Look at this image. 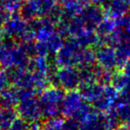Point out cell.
<instances>
[{"instance_id":"obj_4","label":"cell","mask_w":130,"mask_h":130,"mask_svg":"<svg viewBox=\"0 0 130 130\" xmlns=\"http://www.w3.org/2000/svg\"><path fill=\"white\" fill-rule=\"evenodd\" d=\"M17 115L27 122L40 120L42 119L41 106L39 99L37 96H29L19 101L15 106Z\"/></svg>"},{"instance_id":"obj_23","label":"cell","mask_w":130,"mask_h":130,"mask_svg":"<svg viewBox=\"0 0 130 130\" xmlns=\"http://www.w3.org/2000/svg\"><path fill=\"white\" fill-rule=\"evenodd\" d=\"M63 118L57 116L44 119L42 121V129L43 130H61V127L63 124Z\"/></svg>"},{"instance_id":"obj_27","label":"cell","mask_w":130,"mask_h":130,"mask_svg":"<svg viewBox=\"0 0 130 130\" xmlns=\"http://www.w3.org/2000/svg\"><path fill=\"white\" fill-rule=\"evenodd\" d=\"M80 124L78 121L73 119H67L63 121L61 130H79Z\"/></svg>"},{"instance_id":"obj_26","label":"cell","mask_w":130,"mask_h":130,"mask_svg":"<svg viewBox=\"0 0 130 130\" xmlns=\"http://www.w3.org/2000/svg\"><path fill=\"white\" fill-rule=\"evenodd\" d=\"M116 21V25L120 27L122 29H124L126 32L130 33V13L128 12L126 15H124L121 18L118 19Z\"/></svg>"},{"instance_id":"obj_31","label":"cell","mask_w":130,"mask_h":130,"mask_svg":"<svg viewBox=\"0 0 130 130\" xmlns=\"http://www.w3.org/2000/svg\"><path fill=\"white\" fill-rule=\"evenodd\" d=\"M107 0H90V3L95 5V6H103L105 4Z\"/></svg>"},{"instance_id":"obj_14","label":"cell","mask_w":130,"mask_h":130,"mask_svg":"<svg viewBox=\"0 0 130 130\" xmlns=\"http://www.w3.org/2000/svg\"><path fill=\"white\" fill-rule=\"evenodd\" d=\"M19 103V96L15 87H9L0 93V107L14 108Z\"/></svg>"},{"instance_id":"obj_3","label":"cell","mask_w":130,"mask_h":130,"mask_svg":"<svg viewBox=\"0 0 130 130\" xmlns=\"http://www.w3.org/2000/svg\"><path fill=\"white\" fill-rule=\"evenodd\" d=\"M81 47L78 45L74 37H68L63 45L55 54V61L58 68L76 66L78 64V56Z\"/></svg>"},{"instance_id":"obj_21","label":"cell","mask_w":130,"mask_h":130,"mask_svg":"<svg viewBox=\"0 0 130 130\" xmlns=\"http://www.w3.org/2000/svg\"><path fill=\"white\" fill-rule=\"evenodd\" d=\"M46 42L47 47H48V52L49 54H54L55 55L56 53L59 51V49L63 45V38L60 34L56 32V30L45 40Z\"/></svg>"},{"instance_id":"obj_37","label":"cell","mask_w":130,"mask_h":130,"mask_svg":"<svg viewBox=\"0 0 130 130\" xmlns=\"http://www.w3.org/2000/svg\"><path fill=\"white\" fill-rule=\"evenodd\" d=\"M21 1H23V0H21Z\"/></svg>"},{"instance_id":"obj_1","label":"cell","mask_w":130,"mask_h":130,"mask_svg":"<svg viewBox=\"0 0 130 130\" xmlns=\"http://www.w3.org/2000/svg\"><path fill=\"white\" fill-rule=\"evenodd\" d=\"M92 109L93 107L83 100L78 90L74 89L65 93L61 103V115L80 122Z\"/></svg>"},{"instance_id":"obj_16","label":"cell","mask_w":130,"mask_h":130,"mask_svg":"<svg viewBox=\"0 0 130 130\" xmlns=\"http://www.w3.org/2000/svg\"><path fill=\"white\" fill-rule=\"evenodd\" d=\"M95 63V54L91 47L80 48L78 56V64H77L78 68L90 67V66H94Z\"/></svg>"},{"instance_id":"obj_6","label":"cell","mask_w":130,"mask_h":130,"mask_svg":"<svg viewBox=\"0 0 130 130\" xmlns=\"http://www.w3.org/2000/svg\"><path fill=\"white\" fill-rule=\"evenodd\" d=\"M78 15L83 21L86 29H92V30H94L96 26L105 16L103 7L95 6L92 3L91 4L89 3L88 5L84 6Z\"/></svg>"},{"instance_id":"obj_38","label":"cell","mask_w":130,"mask_h":130,"mask_svg":"<svg viewBox=\"0 0 130 130\" xmlns=\"http://www.w3.org/2000/svg\"><path fill=\"white\" fill-rule=\"evenodd\" d=\"M0 130H1V129H0Z\"/></svg>"},{"instance_id":"obj_20","label":"cell","mask_w":130,"mask_h":130,"mask_svg":"<svg viewBox=\"0 0 130 130\" xmlns=\"http://www.w3.org/2000/svg\"><path fill=\"white\" fill-rule=\"evenodd\" d=\"M116 28V21L110 17L104 16L100 23L94 29V32L98 37H106L114 30Z\"/></svg>"},{"instance_id":"obj_30","label":"cell","mask_w":130,"mask_h":130,"mask_svg":"<svg viewBox=\"0 0 130 130\" xmlns=\"http://www.w3.org/2000/svg\"><path fill=\"white\" fill-rule=\"evenodd\" d=\"M117 130H130V121L126 123H122L118 127Z\"/></svg>"},{"instance_id":"obj_32","label":"cell","mask_w":130,"mask_h":130,"mask_svg":"<svg viewBox=\"0 0 130 130\" xmlns=\"http://www.w3.org/2000/svg\"><path fill=\"white\" fill-rule=\"evenodd\" d=\"M79 130H92V129H90V128H88V127H86V126H80Z\"/></svg>"},{"instance_id":"obj_13","label":"cell","mask_w":130,"mask_h":130,"mask_svg":"<svg viewBox=\"0 0 130 130\" xmlns=\"http://www.w3.org/2000/svg\"><path fill=\"white\" fill-rule=\"evenodd\" d=\"M32 6L37 17H47L56 6V0H26Z\"/></svg>"},{"instance_id":"obj_9","label":"cell","mask_w":130,"mask_h":130,"mask_svg":"<svg viewBox=\"0 0 130 130\" xmlns=\"http://www.w3.org/2000/svg\"><path fill=\"white\" fill-rule=\"evenodd\" d=\"M104 14L113 20H118L129 12L127 0H107L103 6Z\"/></svg>"},{"instance_id":"obj_18","label":"cell","mask_w":130,"mask_h":130,"mask_svg":"<svg viewBox=\"0 0 130 130\" xmlns=\"http://www.w3.org/2000/svg\"><path fill=\"white\" fill-rule=\"evenodd\" d=\"M14 108H1L0 110V129L9 130L12 123L17 118Z\"/></svg>"},{"instance_id":"obj_24","label":"cell","mask_w":130,"mask_h":130,"mask_svg":"<svg viewBox=\"0 0 130 130\" xmlns=\"http://www.w3.org/2000/svg\"><path fill=\"white\" fill-rule=\"evenodd\" d=\"M18 46L29 58L36 56V45L34 41H21Z\"/></svg>"},{"instance_id":"obj_34","label":"cell","mask_w":130,"mask_h":130,"mask_svg":"<svg viewBox=\"0 0 130 130\" xmlns=\"http://www.w3.org/2000/svg\"><path fill=\"white\" fill-rule=\"evenodd\" d=\"M56 1H57V2H59V3H60V4H61V2H62L63 0H56Z\"/></svg>"},{"instance_id":"obj_35","label":"cell","mask_w":130,"mask_h":130,"mask_svg":"<svg viewBox=\"0 0 130 130\" xmlns=\"http://www.w3.org/2000/svg\"><path fill=\"white\" fill-rule=\"evenodd\" d=\"M2 70H3L2 66H1V65H0V72H1V71H2Z\"/></svg>"},{"instance_id":"obj_36","label":"cell","mask_w":130,"mask_h":130,"mask_svg":"<svg viewBox=\"0 0 130 130\" xmlns=\"http://www.w3.org/2000/svg\"><path fill=\"white\" fill-rule=\"evenodd\" d=\"M2 35H3V33H2V32H0V38L2 37Z\"/></svg>"},{"instance_id":"obj_8","label":"cell","mask_w":130,"mask_h":130,"mask_svg":"<svg viewBox=\"0 0 130 130\" xmlns=\"http://www.w3.org/2000/svg\"><path fill=\"white\" fill-rule=\"evenodd\" d=\"M27 26V22L21 17L19 12L10 13V16L2 27L3 35L18 40L21 34L24 31Z\"/></svg>"},{"instance_id":"obj_33","label":"cell","mask_w":130,"mask_h":130,"mask_svg":"<svg viewBox=\"0 0 130 130\" xmlns=\"http://www.w3.org/2000/svg\"><path fill=\"white\" fill-rule=\"evenodd\" d=\"M3 3H4V0H0V8H2Z\"/></svg>"},{"instance_id":"obj_25","label":"cell","mask_w":130,"mask_h":130,"mask_svg":"<svg viewBox=\"0 0 130 130\" xmlns=\"http://www.w3.org/2000/svg\"><path fill=\"white\" fill-rule=\"evenodd\" d=\"M9 130H29V122L20 117H17L12 123Z\"/></svg>"},{"instance_id":"obj_29","label":"cell","mask_w":130,"mask_h":130,"mask_svg":"<svg viewBox=\"0 0 130 130\" xmlns=\"http://www.w3.org/2000/svg\"><path fill=\"white\" fill-rule=\"evenodd\" d=\"M9 16H10L9 12L3 9V8H0V32H2L3 25L6 22V21L9 18Z\"/></svg>"},{"instance_id":"obj_12","label":"cell","mask_w":130,"mask_h":130,"mask_svg":"<svg viewBox=\"0 0 130 130\" xmlns=\"http://www.w3.org/2000/svg\"><path fill=\"white\" fill-rule=\"evenodd\" d=\"M117 55V68L122 69L127 60L130 59V33H127L123 41L115 47Z\"/></svg>"},{"instance_id":"obj_2","label":"cell","mask_w":130,"mask_h":130,"mask_svg":"<svg viewBox=\"0 0 130 130\" xmlns=\"http://www.w3.org/2000/svg\"><path fill=\"white\" fill-rule=\"evenodd\" d=\"M42 117L44 119L61 116V103L65 95V90L61 87H46L39 94Z\"/></svg>"},{"instance_id":"obj_15","label":"cell","mask_w":130,"mask_h":130,"mask_svg":"<svg viewBox=\"0 0 130 130\" xmlns=\"http://www.w3.org/2000/svg\"><path fill=\"white\" fill-rule=\"evenodd\" d=\"M74 38H76L78 45L81 48H85V47L93 48L98 41V36L94 32V30L87 29H86L83 32H81L78 36L74 37Z\"/></svg>"},{"instance_id":"obj_7","label":"cell","mask_w":130,"mask_h":130,"mask_svg":"<svg viewBox=\"0 0 130 130\" xmlns=\"http://www.w3.org/2000/svg\"><path fill=\"white\" fill-rule=\"evenodd\" d=\"M96 63L105 70H117V55L114 47L109 45H103L94 49Z\"/></svg>"},{"instance_id":"obj_22","label":"cell","mask_w":130,"mask_h":130,"mask_svg":"<svg viewBox=\"0 0 130 130\" xmlns=\"http://www.w3.org/2000/svg\"><path fill=\"white\" fill-rule=\"evenodd\" d=\"M86 29L85 24H84L82 19L79 15L73 17L70 20L69 22V37H77L83 32Z\"/></svg>"},{"instance_id":"obj_19","label":"cell","mask_w":130,"mask_h":130,"mask_svg":"<svg viewBox=\"0 0 130 130\" xmlns=\"http://www.w3.org/2000/svg\"><path fill=\"white\" fill-rule=\"evenodd\" d=\"M130 78L122 71V70L117 69L112 72L111 79H110V85L115 87L118 91H122L126 88V87L129 83Z\"/></svg>"},{"instance_id":"obj_10","label":"cell","mask_w":130,"mask_h":130,"mask_svg":"<svg viewBox=\"0 0 130 130\" xmlns=\"http://www.w3.org/2000/svg\"><path fill=\"white\" fill-rule=\"evenodd\" d=\"M104 86L98 82L80 83L78 85V92L83 100L88 103H93L101 96Z\"/></svg>"},{"instance_id":"obj_28","label":"cell","mask_w":130,"mask_h":130,"mask_svg":"<svg viewBox=\"0 0 130 130\" xmlns=\"http://www.w3.org/2000/svg\"><path fill=\"white\" fill-rule=\"evenodd\" d=\"M35 45H36V55L46 57L49 54L48 47L45 41H38L35 43Z\"/></svg>"},{"instance_id":"obj_11","label":"cell","mask_w":130,"mask_h":130,"mask_svg":"<svg viewBox=\"0 0 130 130\" xmlns=\"http://www.w3.org/2000/svg\"><path fill=\"white\" fill-rule=\"evenodd\" d=\"M87 6L81 0H63L61 3L62 17L71 20L80 13L83 7Z\"/></svg>"},{"instance_id":"obj_5","label":"cell","mask_w":130,"mask_h":130,"mask_svg":"<svg viewBox=\"0 0 130 130\" xmlns=\"http://www.w3.org/2000/svg\"><path fill=\"white\" fill-rule=\"evenodd\" d=\"M57 79L60 87L65 91L74 90L79 85V73L76 66H67V67L58 68L56 72Z\"/></svg>"},{"instance_id":"obj_17","label":"cell","mask_w":130,"mask_h":130,"mask_svg":"<svg viewBox=\"0 0 130 130\" xmlns=\"http://www.w3.org/2000/svg\"><path fill=\"white\" fill-rule=\"evenodd\" d=\"M119 118L120 123H126L130 121V103L123 101L119 97L112 106Z\"/></svg>"}]
</instances>
